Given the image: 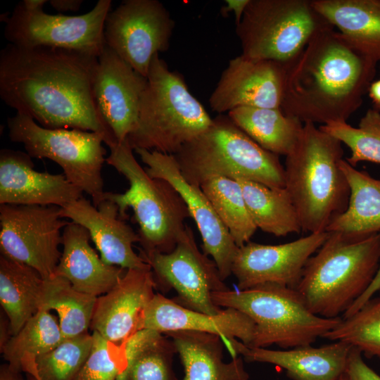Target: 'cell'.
<instances>
[{
    "mask_svg": "<svg viewBox=\"0 0 380 380\" xmlns=\"http://www.w3.org/2000/svg\"><path fill=\"white\" fill-rule=\"evenodd\" d=\"M98 58L71 49L8 43L0 52L1 99L42 127L102 133L108 146L118 141L94 95Z\"/></svg>",
    "mask_w": 380,
    "mask_h": 380,
    "instance_id": "1",
    "label": "cell"
},
{
    "mask_svg": "<svg viewBox=\"0 0 380 380\" xmlns=\"http://www.w3.org/2000/svg\"><path fill=\"white\" fill-rule=\"evenodd\" d=\"M376 64L334 27L327 28L288 68L281 109L303 123L346 122L362 106Z\"/></svg>",
    "mask_w": 380,
    "mask_h": 380,
    "instance_id": "2",
    "label": "cell"
},
{
    "mask_svg": "<svg viewBox=\"0 0 380 380\" xmlns=\"http://www.w3.org/2000/svg\"><path fill=\"white\" fill-rule=\"evenodd\" d=\"M379 265L380 232H329L306 262L296 289L313 314L341 317L368 289Z\"/></svg>",
    "mask_w": 380,
    "mask_h": 380,
    "instance_id": "3",
    "label": "cell"
},
{
    "mask_svg": "<svg viewBox=\"0 0 380 380\" xmlns=\"http://www.w3.org/2000/svg\"><path fill=\"white\" fill-rule=\"evenodd\" d=\"M342 143L317 127L303 123L300 138L286 156L285 188L305 232H326L348 207L350 188L340 167Z\"/></svg>",
    "mask_w": 380,
    "mask_h": 380,
    "instance_id": "4",
    "label": "cell"
},
{
    "mask_svg": "<svg viewBox=\"0 0 380 380\" xmlns=\"http://www.w3.org/2000/svg\"><path fill=\"white\" fill-rule=\"evenodd\" d=\"M213 120L183 76L171 71L156 53L140 99L137 124L127 141L133 150L174 155L207 130Z\"/></svg>",
    "mask_w": 380,
    "mask_h": 380,
    "instance_id": "5",
    "label": "cell"
},
{
    "mask_svg": "<svg viewBox=\"0 0 380 380\" xmlns=\"http://www.w3.org/2000/svg\"><path fill=\"white\" fill-rule=\"evenodd\" d=\"M108 147L106 162L128 180L129 187L122 194L105 191L103 199L115 203L123 219L127 209H132L139 225L140 251L171 252L186 229L185 220L191 217L184 201L167 181L146 172L127 139Z\"/></svg>",
    "mask_w": 380,
    "mask_h": 380,
    "instance_id": "6",
    "label": "cell"
},
{
    "mask_svg": "<svg viewBox=\"0 0 380 380\" xmlns=\"http://www.w3.org/2000/svg\"><path fill=\"white\" fill-rule=\"evenodd\" d=\"M173 156L184 177L194 185L220 176L285 188L279 156L262 148L228 116L213 118L207 130Z\"/></svg>",
    "mask_w": 380,
    "mask_h": 380,
    "instance_id": "7",
    "label": "cell"
},
{
    "mask_svg": "<svg viewBox=\"0 0 380 380\" xmlns=\"http://www.w3.org/2000/svg\"><path fill=\"white\" fill-rule=\"evenodd\" d=\"M212 300L220 308L238 310L253 319L255 326L250 348L275 344L286 350L311 346L342 319L313 314L296 289L277 284L216 291Z\"/></svg>",
    "mask_w": 380,
    "mask_h": 380,
    "instance_id": "8",
    "label": "cell"
},
{
    "mask_svg": "<svg viewBox=\"0 0 380 380\" xmlns=\"http://www.w3.org/2000/svg\"><path fill=\"white\" fill-rule=\"evenodd\" d=\"M330 27L311 0H250L236 33L243 56L289 67L317 33Z\"/></svg>",
    "mask_w": 380,
    "mask_h": 380,
    "instance_id": "9",
    "label": "cell"
},
{
    "mask_svg": "<svg viewBox=\"0 0 380 380\" xmlns=\"http://www.w3.org/2000/svg\"><path fill=\"white\" fill-rule=\"evenodd\" d=\"M7 125L10 139L22 144L31 158L56 163L71 183L91 197L94 206L102 201L105 191L101 170L106 158L103 134L46 128L18 112L8 118Z\"/></svg>",
    "mask_w": 380,
    "mask_h": 380,
    "instance_id": "10",
    "label": "cell"
},
{
    "mask_svg": "<svg viewBox=\"0 0 380 380\" xmlns=\"http://www.w3.org/2000/svg\"><path fill=\"white\" fill-rule=\"evenodd\" d=\"M111 4L99 0L88 13L64 15L27 11L20 2L10 16L4 15V37L18 46L56 47L99 57L106 45L104 26Z\"/></svg>",
    "mask_w": 380,
    "mask_h": 380,
    "instance_id": "11",
    "label": "cell"
},
{
    "mask_svg": "<svg viewBox=\"0 0 380 380\" xmlns=\"http://www.w3.org/2000/svg\"><path fill=\"white\" fill-rule=\"evenodd\" d=\"M140 256L148 263L160 289H174L172 299L179 305L210 315L223 309L212 300V293L229 290L222 280L213 260L198 249L191 228L186 229L175 248L168 253H144Z\"/></svg>",
    "mask_w": 380,
    "mask_h": 380,
    "instance_id": "12",
    "label": "cell"
},
{
    "mask_svg": "<svg viewBox=\"0 0 380 380\" xmlns=\"http://www.w3.org/2000/svg\"><path fill=\"white\" fill-rule=\"evenodd\" d=\"M56 205H0L1 255L25 264L44 279L53 275L59 262L62 234L69 222Z\"/></svg>",
    "mask_w": 380,
    "mask_h": 380,
    "instance_id": "13",
    "label": "cell"
},
{
    "mask_svg": "<svg viewBox=\"0 0 380 380\" xmlns=\"http://www.w3.org/2000/svg\"><path fill=\"white\" fill-rule=\"evenodd\" d=\"M174 27V20L159 1L125 0L106 17L105 42L147 77L153 56L168 49Z\"/></svg>",
    "mask_w": 380,
    "mask_h": 380,
    "instance_id": "14",
    "label": "cell"
},
{
    "mask_svg": "<svg viewBox=\"0 0 380 380\" xmlns=\"http://www.w3.org/2000/svg\"><path fill=\"white\" fill-rule=\"evenodd\" d=\"M134 151L151 177L167 181L182 196L201 236L203 253L212 257L224 281L232 274L239 247L201 186L186 180L173 155L146 149Z\"/></svg>",
    "mask_w": 380,
    "mask_h": 380,
    "instance_id": "15",
    "label": "cell"
},
{
    "mask_svg": "<svg viewBox=\"0 0 380 380\" xmlns=\"http://www.w3.org/2000/svg\"><path fill=\"white\" fill-rule=\"evenodd\" d=\"M329 232L310 233L295 241L279 245L248 242L239 247L232 274L239 290L264 284H277L296 289L309 258L322 246Z\"/></svg>",
    "mask_w": 380,
    "mask_h": 380,
    "instance_id": "16",
    "label": "cell"
},
{
    "mask_svg": "<svg viewBox=\"0 0 380 380\" xmlns=\"http://www.w3.org/2000/svg\"><path fill=\"white\" fill-rule=\"evenodd\" d=\"M288 66L240 56L231 59L209 98L221 115L239 107L281 108Z\"/></svg>",
    "mask_w": 380,
    "mask_h": 380,
    "instance_id": "17",
    "label": "cell"
},
{
    "mask_svg": "<svg viewBox=\"0 0 380 380\" xmlns=\"http://www.w3.org/2000/svg\"><path fill=\"white\" fill-rule=\"evenodd\" d=\"M147 77L137 72L106 44L98 58L94 95L99 112L118 143L137 122Z\"/></svg>",
    "mask_w": 380,
    "mask_h": 380,
    "instance_id": "18",
    "label": "cell"
},
{
    "mask_svg": "<svg viewBox=\"0 0 380 380\" xmlns=\"http://www.w3.org/2000/svg\"><path fill=\"white\" fill-rule=\"evenodd\" d=\"M151 268L127 269L118 283L97 297L90 328L120 346L139 330L142 314L154 295Z\"/></svg>",
    "mask_w": 380,
    "mask_h": 380,
    "instance_id": "19",
    "label": "cell"
},
{
    "mask_svg": "<svg viewBox=\"0 0 380 380\" xmlns=\"http://www.w3.org/2000/svg\"><path fill=\"white\" fill-rule=\"evenodd\" d=\"M62 218H69L86 228L102 260L124 269H146L150 265L133 250L139 236L113 201L103 199L96 206L84 197L61 208Z\"/></svg>",
    "mask_w": 380,
    "mask_h": 380,
    "instance_id": "20",
    "label": "cell"
},
{
    "mask_svg": "<svg viewBox=\"0 0 380 380\" xmlns=\"http://www.w3.org/2000/svg\"><path fill=\"white\" fill-rule=\"evenodd\" d=\"M83 191L63 174L38 172L31 157L20 151L0 152V204L56 205L80 199Z\"/></svg>",
    "mask_w": 380,
    "mask_h": 380,
    "instance_id": "21",
    "label": "cell"
},
{
    "mask_svg": "<svg viewBox=\"0 0 380 380\" xmlns=\"http://www.w3.org/2000/svg\"><path fill=\"white\" fill-rule=\"evenodd\" d=\"M255 322L245 313L225 308L210 315L186 308L172 299L156 293L145 308L139 324L140 329H151L162 334L187 330L213 334L227 342L239 338L249 347L255 333Z\"/></svg>",
    "mask_w": 380,
    "mask_h": 380,
    "instance_id": "22",
    "label": "cell"
},
{
    "mask_svg": "<svg viewBox=\"0 0 380 380\" xmlns=\"http://www.w3.org/2000/svg\"><path fill=\"white\" fill-rule=\"evenodd\" d=\"M233 357L241 355L246 362L270 363L285 369L293 380H336L346 372L353 347L334 341L320 347L311 346L274 350L250 348L236 338L229 341Z\"/></svg>",
    "mask_w": 380,
    "mask_h": 380,
    "instance_id": "23",
    "label": "cell"
},
{
    "mask_svg": "<svg viewBox=\"0 0 380 380\" xmlns=\"http://www.w3.org/2000/svg\"><path fill=\"white\" fill-rule=\"evenodd\" d=\"M90 239L86 228L69 222L63 230V251L53 275L66 279L80 291L99 297L118 283L126 269L105 263Z\"/></svg>",
    "mask_w": 380,
    "mask_h": 380,
    "instance_id": "24",
    "label": "cell"
},
{
    "mask_svg": "<svg viewBox=\"0 0 380 380\" xmlns=\"http://www.w3.org/2000/svg\"><path fill=\"white\" fill-rule=\"evenodd\" d=\"M179 355L184 370L182 380H248L241 357L223 361L221 337L209 333L180 330L166 334Z\"/></svg>",
    "mask_w": 380,
    "mask_h": 380,
    "instance_id": "25",
    "label": "cell"
},
{
    "mask_svg": "<svg viewBox=\"0 0 380 380\" xmlns=\"http://www.w3.org/2000/svg\"><path fill=\"white\" fill-rule=\"evenodd\" d=\"M311 3L353 44L380 61V0H311Z\"/></svg>",
    "mask_w": 380,
    "mask_h": 380,
    "instance_id": "26",
    "label": "cell"
},
{
    "mask_svg": "<svg viewBox=\"0 0 380 380\" xmlns=\"http://www.w3.org/2000/svg\"><path fill=\"white\" fill-rule=\"evenodd\" d=\"M164 334L140 329L121 345L124 365L116 380H177L172 368L177 353Z\"/></svg>",
    "mask_w": 380,
    "mask_h": 380,
    "instance_id": "27",
    "label": "cell"
},
{
    "mask_svg": "<svg viewBox=\"0 0 380 380\" xmlns=\"http://www.w3.org/2000/svg\"><path fill=\"white\" fill-rule=\"evenodd\" d=\"M340 167L350 188L348 205L326 232L353 235L380 232V179L357 170L345 159L340 161Z\"/></svg>",
    "mask_w": 380,
    "mask_h": 380,
    "instance_id": "28",
    "label": "cell"
},
{
    "mask_svg": "<svg viewBox=\"0 0 380 380\" xmlns=\"http://www.w3.org/2000/svg\"><path fill=\"white\" fill-rule=\"evenodd\" d=\"M227 116L262 148L277 156H286L293 151L303 127L300 120L281 108L239 107Z\"/></svg>",
    "mask_w": 380,
    "mask_h": 380,
    "instance_id": "29",
    "label": "cell"
},
{
    "mask_svg": "<svg viewBox=\"0 0 380 380\" xmlns=\"http://www.w3.org/2000/svg\"><path fill=\"white\" fill-rule=\"evenodd\" d=\"M43 284L34 268L1 255L0 303L13 335L39 311Z\"/></svg>",
    "mask_w": 380,
    "mask_h": 380,
    "instance_id": "30",
    "label": "cell"
},
{
    "mask_svg": "<svg viewBox=\"0 0 380 380\" xmlns=\"http://www.w3.org/2000/svg\"><path fill=\"white\" fill-rule=\"evenodd\" d=\"M240 184L249 214L258 229L276 236L299 233L301 224L286 188L242 179Z\"/></svg>",
    "mask_w": 380,
    "mask_h": 380,
    "instance_id": "31",
    "label": "cell"
},
{
    "mask_svg": "<svg viewBox=\"0 0 380 380\" xmlns=\"http://www.w3.org/2000/svg\"><path fill=\"white\" fill-rule=\"evenodd\" d=\"M97 297L75 289L69 281L53 275L44 279L39 310L56 311L63 338L87 332Z\"/></svg>",
    "mask_w": 380,
    "mask_h": 380,
    "instance_id": "32",
    "label": "cell"
},
{
    "mask_svg": "<svg viewBox=\"0 0 380 380\" xmlns=\"http://www.w3.org/2000/svg\"><path fill=\"white\" fill-rule=\"evenodd\" d=\"M63 337L59 322L50 311L39 310L1 350L13 369L30 374L36 358L56 347Z\"/></svg>",
    "mask_w": 380,
    "mask_h": 380,
    "instance_id": "33",
    "label": "cell"
},
{
    "mask_svg": "<svg viewBox=\"0 0 380 380\" xmlns=\"http://www.w3.org/2000/svg\"><path fill=\"white\" fill-rule=\"evenodd\" d=\"M201 188L236 246L249 242L258 228L249 214L239 183L217 176L205 181Z\"/></svg>",
    "mask_w": 380,
    "mask_h": 380,
    "instance_id": "34",
    "label": "cell"
},
{
    "mask_svg": "<svg viewBox=\"0 0 380 380\" xmlns=\"http://www.w3.org/2000/svg\"><path fill=\"white\" fill-rule=\"evenodd\" d=\"M93 344L88 331L63 339L51 350L38 356L27 380H74L87 360Z\"/></svg>",
    "mask_w": 380,
    "mask_h": 380,
    "instance_id": "35",
    "label": "cell"
},
{
    "mask_svg": "<svg viewBox=\"0 0 380 380\" xmlns=\"http://www.w3.org/2000/svg\"><path fill=\"white\" fill-rule=\"evenodd\" d=\"M319 127L350 149V156L346 160L353 167L364 161L380 164V111L368 109L357 127L344 121Z\"/></svg>",
    "mask_w": 380,
    "mask_h": 380,
    "instance_id": "36",
    "label": "cell"
},
{
    "mask_svg": "<svg viewBox=\"0 0 380 380\" xmlns=\"http://www.w3.org/2000/svg\"><path fill=\"white\" fill-rule=\"evenodd\" d=\"M322 338L346 342L365 355L380 359V297L371 298L353 315L342 318Z\"/></svg>",
    "mask_w": 380,
    "mask_h": 380,
    "instance_id": "37",
    "label": "cell"
},
{
    "mask_svg": "<svg viewBox=\"0 0 380 380\" xmlns=\"http://www.w3.org/2000/svg\"><path fill=\"white\" fill-rule=\"evenodd\" d=\"M91 352L74 380H116L124 365L120 346L93 331Z\"/></svg>",
    "mask_w": 380,
    "mask_h": 380,
    "instance_id": "38",
    "label": "cell"
},
{
    "mask_svg": "<svg viewBox=\"0 0 380 380\" xmlns=\"http://www.w3.org/2000/svg\"><path fill=\"white\" fill-rule=\"evenodd\" d=\"M362 352L352 347L348 357L346 373L350 380H380L379 375L363 360Z\"/></svg>",
    "mask_w": 380,
    "mask_h": 380,
    "instance_id": "39",
    "label": "cell"
},
{
    "mask_svg": "<svg viewBox=\"0 0 380 380\" xmlns=\"http://www.w3.org/2000/svg\"><path fill=\"white\" fill-rule=\"evenodd\" d=\"M379 291H380V265L377 272L368 289L343 314L342 318H346L353 315L368 300L372 298L375 293Z\"/></svg>",
    "mask_w": 380,
    "mask_h": 380,
    "instance_id": "40",
    "label": "cell"
},
{
    "mask_svg": "<svg viewBox=\"0 0 380 380\" xmlns=\"http://www.w3.org/2000/svg\"><path fill=\"white\" fill-rule=\"evenodd\" d=\"M250 0H226L225 5L221 8V13L225 15L233 12L235 15L236 25L241 21Z\"/></svg>",
    "mask_w": 380,
    "mask_h": 380,
    "instance_id": "41",
    "label": "cell"
},
{
    "mask_svg": "<svg viewBox=\"0 0 380 380\" xmlns=\"http://www.w3.org/2000/svg\"><path fill=\"white\" fill-rule=\"evenodd\" d=\"M51 6L58 11H77L82 5V0H51Z\"/></svg>",
    "mask_w": 380,
    "mask_h": 380,
    "instance_id": "42",
    "label": "cell"
},
{
    "mask_svg": "<svg viewBox=\"0 0 380 380\" xmlns=\"http://www.w3.org/2000/svg\"><path fill=\"white\" fill-rule=\"evenodd\" d=\"M11 324L6 315L1 313L0 320V350H1L8 340L12 337Z\"/></svg>",
    "mask_w": 380,
    "mask_h": 380,
    "instance_id": "43",
    "label": "cell"
},
{
    "mask_svg": "<svg viewBox=\"0 0 380 380\" xmlns=\"http://www.w3.org/2000/svg\"><path fill=\"white\" fill-rule=\"evenodd\" d=\"M0 380H25L22 372L11 367L8 363L0 367Z\"/></svg>",
    "mask_w": 380,
    "mask_h": 380,
    "instance_id": "44",
    "label": "cell"
},
{
    "mask_svg": "<svg viewBox=\"0 0 380 380\" xmlns=\"http://www.w3.org/2000/svg\"><path fill=\"white\" fill-rule=\"evenodd\" d=\"M374 109L380 111V79L373 81L367 91Z\"/></svg>",
    "mask_w": 380,
    "mask_h": 380,
    "instance_id": "45",
    "label": "cell"
},
{
    "mask_svg": "<svg viewBox=\"0 0 380 380\" xmlns=\"http://www.w3.org/2000/svg\"><path fill=\"white\" fill-rule=\"evenodd\" d=\"M47 0H24L20 2L22 6L27 11H36L43 10Z\"/></svg>",
    "mask_w": 380,
    "mask_h": 380,
    "instance_id": "46",
    "label": "cell"
},
{
    "mask_svg": "<svg viewBox=\"0 0 380 380\" xmlns=\"http://www.w3.org/2000/svg\"><path fill=\"white\" fill-rule=\"evenodd\" d=\"M336 380H350V379H349L348 376L345 372L339 378H338Z\"/></svg>",
    "mask_w": 380,
    "mask_h": 380,
    "instance_id": "47",
    "label": "cell"
}]
</instances>
